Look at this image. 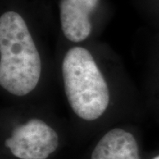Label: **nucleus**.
Returning a JSON list of instances; mask_svg holds the SVG:
<instances>
[{"label":"nucleus","mask_w":159,"mask_h":159,"mask_svg":"<svg viewBox=\"0 0 159 159\" xmlns=\"http://www.w3.org/2000/svg\"><path fill=\"white\" fill-rule=\"evenodd\" d=\"M67 101L74 112L84 120L99 119L108 107V85L91 53L85 48L70 49L62 63Z\"/></svg>","instance_id":"2"},{"label":"nucleus","mask_w":159,"mask_h":159,"mask_svg":"<svg viewBox=\"0 0 159 159\" xmlns=\"http://www.w3.org/2000/svg\"><path fill=\"white\" fill-rule=\"evenodd\" d=\"M101 0H59V20L66 38L74 43L85 41L93 30V17Z\"/></svg>","instance_id":"4"},{"label":"nucleus","mask_w":159,"mask_h":159,"mask_svg":"<svg viewBox=\"0 0 159 159\" xmlns=\"http://www.w3.org/2000/svg\"><path fill=\"white\" fill-rule=\"evenodd\" d=\"M91 159H140L136 140L129 132L114 128L97 143Z\"/></svg>","instance_id":"5"},{"label":"nucleus","mask_w":159,"mask_h":159,"mask_svg":"<svg viewBox=\"0 0 159 159\" xmlns=\"http://www.w3.org/2000/svg\"><path fill=\"white\" fill-rule=\"evenodd\" d=\"M6 146L20 159H46L58 146L56 131L41 119L18 125L6 139Z\"/></svg>","instance_id":"3"},{"label":"nucleus","mask_w":159,"mask_h":159,"mask_svg":"<svg viewBox=\"0 0 159 159\" xmlns=\"http://www.w3.org/2000/svg\"><path fill=\"white\" fill-rule=\"evenodd\" d=\"M153 159H159V156H157V157H155V158H153Z\"/></svg>","instance_id":"6"},{"label":"nucleus","mask_w":159,"mask_h":159,"mask_svg":"<svg viewBox=\"0 0 159 159\" xmlns=\"http://www.w3.org/2000/svg\"><path fill=\"white\" fill-rule=\"evenodd\" d=\"M42 63L29 25L20 11L7 10L0 16V84L23 97L39 82Z\"/></svg>","instance_id":"1"}]
</instances>
